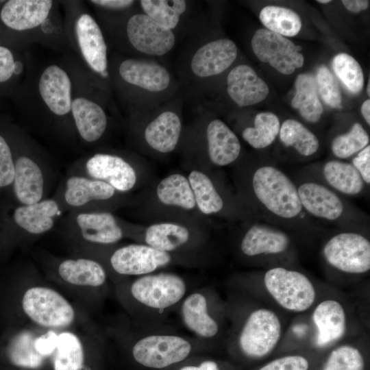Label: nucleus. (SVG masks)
I'll return each instance as SVG.
<instances>
[{
    "label": "nucleus",
    "instance_id": "obj_16",
    "mask_svg": "<svg viewBox=\"0 0 370 370\" xmlns=\"http://www.w3.org/2000/svg\"><path fill=\"white\" fill-rule=\"evenodd\" d=\"M13 190L21 205L38 203L46 198L47 181L45 169L33 158L21 156L14 161Z\"/></svg>",
    "mask_w": 370,
    "mask_h": 370
},
{
    "label": "nucleus",
    "instance_id": "obj_31",
    "mask_svg": "<svg viewBox=\"0 0 370 370\" xmlns=\"http://www.w3.org/2000/svg\"><path fill=\"white\" fill-rule=\"evenodd\" d=\"M156 195L166 206L184 210L197 208L188 177L181 173H172L164 177L157 186Z\"/></svg>",
    "mask_w": 370,
    "mask_h": 370
},
{
    "label": "nucleus",
    "instance_id": "obj_2",
    "mask_svg": "<svg viewBox=\"0 0 370 370\" xmlns=\"http://www.w3.org/2000/svg\"><path fill=\"white\" fill-rule=\"evenodd\" d=\"M137 325L129 352L142 370H171L189 358L207 354L210 347L195 337L178 332L169 323Z\"/></svg>",
    "mask_w": 370,
    "mask_h": 370
},
{
    "label": "nucleus",
    "instance_id": "obj_8",
    "mask_svg": "<svg viewBox=\"0 0 370 370\" xmlns=\"http://www.w3.org/2000/svg\"><path fill=\"white\" fill-rule=\"evenodd\" d=\"M265 287L284 308L293 312L308 309L315 299V290L303 273L283 267L268 270L264 278Z\"/></svg>",
    "mask_w": 370,
    "mask_h": 370
},
{
    "label": "nucleus",
    "instance_id": "obj_36",
    "mask_svg": "<svg viewBox=\"0 0 370 370\" xmlns=\"http://www.w3.org/2000/svg\"><path fill=\"white\" fill-rule=\"evenodd\" d=\"M259 17L267 29L283 36H296L302 27L300 16L288 8L268 5L261 10Z\"/></svg>",
    "mask_w": 370,
    "mask_h": 370
},
{
    "label": "nucleus",
    "instance_id": "obj_30",
    "mask_svg": "<svg viewBox=\"0 0 370 370\" xmlns=\"http://www.w3.org/2000/svg\"><path fill=\"white\" fill-rule=\"evenodd\" d=\"M182 123L173 112L161 113L146 127L144 136L147 143L160 153L173 151L180 139Z\"/></svg>",
    "mask_w": 370,
    "mask_h": 370
},
{
    "label": "nucleus",
    "instance_id": "obj_48",
    "mask_svg": "<svg viewBox=\"0 0 370 370\" xmlns=\"http://www.w3.org/2000/svg\"><path fill=\"white\" fill-rule=\"evenodd\" d=\"M15 62L12 52L0 46V82L8 81L14 73Z\"/></svg>",
    "mask_w": 370,
    "mask_h": 370
},
{
    "label": "nucleus",
    "instance_id": "obj_14",
    "mask_svg": "<svg viewBox=\"0 0 370 370\" xmlns=\"http://www.w3.org/2000/svg\"><path fill=\"white\" fill-rule=\"evenodd\" d=\"M117 193L104 182L73 174L66 178L59 203L73 211H88L95 204L112 200Z\"/></svg>",
    "mask_w": 370,
    "mask_h": 370
},
{
    "label": "nucleus",
    "instance_id": "obj_46",
    "mask_svg": "<svg viewBox=\"0 0 370 370\" xmlns=\"http://www.w3.org/2000/svg\"><path fill=\"white\" fill-rule=\"evenodd\" d=\"M171 370H223L220 362L207 354L189 358Z\"/></svg>",
    "mask_w": 370,
    "mask_h": 370
},
{
    "label": "nucleus",
    "instance_id": "obj_10",
    "mask_svg": "<svg viewBox=\"0 0 370 370\" xmlns=\"http://www.w3.org/2000/svg\"><path fill=\"white\" fill-rule=\"evenodd\" d=\"M138 241L168 253L199 256L206 239L203 234L185 225L160 222L147 227Z\"/></svg>",
    "mask_w": 370,
    "mask_h": 370
},
{
    "label": "nucleus",
    "instance_id": "obj_24",
    "mask_svg": "<svg viewBox=\"0 0 370 370\" xmlns=\"http://www.w3.org/2000/svg\"><path fill=\"white\" fill-rule=\"evenodd\" d=\"M51 6L49 0H10L1 10V18L11 29L27 30L42 24Z\"/></svg>",
    "mask_w": 370,
    "mask_h": 370
},
{
    "label": "nucleus",
    "instance_id": "obj_43",
    "mask_svg": "<svg viewBox=\"0 0 370 370\" xmlns=\"http://www.w3.org/2000/svg\"><path fill=\"white\" fill-rule=\"evenodd\" d=\"M317 91L323 101L333 108H341V94L333 74L325 66L319 67L316 75Z\"/></svg>",
    "mask_w": 370,
    "mask_h": 370
},
{
    "label": "nucleus",
    "instance_id": "obj_54",
    "mask_svg": "<svg viewBox=\"0 0 370 370\" xmlns=\"http://www.w3.org/2000/svg\"><path fill=\"white\" fill-rule=\"evenodd\" d=\"M319 3H330L331 1L330 0H318L317 1Z\"/></svg>",
    "mask_w": 370,
    "mask_h": 370
},
{
    "label": "nucleus",
    "instance_id": "obj_5",
    "mask_svg": "<svg viewBox=\"0 0 370 370\" xmlns=\"http://www.w3.org/2000/svg\"><path fill=\"white\" fill-rule=\"evenodd\" d=\"M281 336V323L272 310L260 308L251 311L239 328L235 343L245 358L257 359L269 354Z\"/></svg>",
    "mask_w": 370,
    "mask_h": 370
},
{
    "label": "nucleus",
    "instance_id": "obj_50",
    "mask_svg": "<svg viewBox=\"0 0 370 370\" xmlns=\"http://www.w3.org/2000/svg\"><path fill=\"white\" fill-rule=\"evenodd\" d=\"M92 3L109 9L122 10L130 7L134 3L131 0H92Z\"/></svg>",
    "mask_w": 370,
    "mask_h": 370
},
{
    "label": "nucleus",
    "instance_id": "obj_42",
    "mask_svg": "<svg viewBox=\"0 0 370 370\" xmlns=\"http://www.w3.org/2000/svg\"><path fill=\"white\" fill-rule=\"evenodd\" d=\"M365 361L360 352L351 345H342L332 350L322 370H364Z\"/></svg>",
    "mask_w": 370,
    "mask_h": 370
},
{
    "label": "nucleus",
    "instance_id": "obj_49",
    "mask_svg": "<svg viewBox=\"0 0 370 370\" xmlns=\"http://www.w3.org/2000/svg\"><path fill=\"white\" fill-rule=\"evenodd\" d=\"M58 335L53 332L47 333L36 338L35 346L37 351L42 356L47 357L55 352Z\"/></svg>",
    "mask_w": 370,
    "mask_h": 370
},
{
    "label": "nucleus",
    "instance_id": "obj_44",
    "mask_svg": "<svg viewBox=\"0 0 370 370\" xmlns=\"http://www.w3.org/2000/svg\"><path fill=\"white\" fill-rule=\"evenodd\" d=\"M14 161L5 140L0 135V188L13 183L14 177Z\"/></svg>",
    "mask_w": 370,
    "mask_h": 370
},
{
    "label": "nucleus",
    "instance_id": "obj_33",
    "mask_svg": "<svg viewBox=\"0 0 370 370\" xmlns=\"http://www.w3.org/2000/svg\"><path fill=\"white\" fill-rule=\"evenodd\" d=\"M295 94L291 100L292 106L297 109L300 115L310 123L318 122L323 112L313 75L299 74L295 83Z\"/></svg>",
    "mask_w": 370,
    "mask_h": 370
},
{
    "label": "nucleus",
    "instance_id": "obj_39",
    "mask_svg": "<svg viewBox=\"0 0 370 370\" xmlns=\"http://www.w3.org/2000/svg\"><path fill=\"white\" fill-rule=\"evenodd\" d=\"M140 3L146 15L170 29L177 26L186 8L183 0H142Z\"/></svg>",
    "mask_w": 370,
    "mask_h": 370
},
{
    "label": "nucleus",
    "instance_id": "obj_18",
    "mask_svg": "<svg viewBox=\"0 0 370 370\" xmlns=\"http://www.w3.org/2000/svg\"><path fill=\"white\" fill-rule=\"evenodd\" d=\"M297 188L303 209L312 216L335 221L344 214L342 199L327 186L315 182H306Z\"/></svg>",
    "mask_w": 370,
    "mask_h": 370
},
{
    "label": "nucleus",
    "instance_id": "obj_15",
    "mask_svg": "<svg viewBox=\"0 0 370 370\" xmlns=\"http://www.w3.org/2000/svg\"><path fill=\"white\" fill-rule=\"evenodd\" d=\"M71 222L80 237L87 243L112 245L119 242L125 232L116 217L107 211H73Z\"/></svg>",
    "mask_w": 370,
    "mask_h": 370
},
{
    "label": "nucleus",
    "instance_id": "obj_4",
    "mask_svg": "<svg viewBox=\"0 0 370 370\" xmlns=\"http://www.w3.org/2000/svg\"><path fill=\"white\" fill-rule=\"evenodd\" d=\"M201 262L199 256L168 253L141 243L116 249L108 260L111 269L125 277L153 273L173 264L194 267Z\"/></svg>",
    "mask_w": 370,
    "mask_h": 370
},
{
    "label": "nucleus",
    "instance_id": "obj_38",
    "mask_svg": "<svg viewBox=\"0 0 370 370\" xmlns=\"http://www.w3.org/2000/svg\"><path fill=\"white\" fill-rule=\"evenodd\" d=\"M53 358L54 370H79L84 362V352L77 335L64 332L58 335Z\"/></svg>",
    "mask_w": 370,
    "mask_h": 370
},
{
    "label": "nucleus",
    "instance_id": "obj_3",
    "mask_svg": "<svg viewBox=\"0 0 370 370\" xmlns=\"http://www.w3.org/2000/svg\"><path fill=\"white\" fill-rule=\"evenodd\" d=\"M251 186L257 201L273 216L291 220L301 214L303 208L297 188L278 168L271 165L256 168L251 175Z\"/></svg>",
    "mask_w": 370,
    "mask_h": 370
},
{
    "label": "nucleus",
    "instance_id": "obj_40",
    "mask_svg": "<svg viewBox=\"0 0 370 370\" xmlns=\"http://www.w3.org/2000/svg\"><path fill=\"white\" fill-rule=\"evenodd\" d=\"M369 136L362 125L356 122L346 133L334 137L331 149L338 158H348L369 145Z\"/></svg>",
    "mask_w": 370,
    "mask_h": 370
},
{
    "label": "nucleus",
    "instance_id": "obj_23",
    "mask_svg": "<svg viewBox=\"0 0 370 370\" xmlns=\"http://www.w3.org/2000/svg\"><path fill=\"white\" fill-rule=\"evenodd\" d=\"M290 238L282 230L263 223L252 225L243 236L240 250L245 256L279 254L287 250Z\"/></svg>",
    "mask_w": 370,
    "mask_h": 370
},
{
    "label": "nucleus",
    "instance_id": "obj_47",
    "mask_svg": "<svg viewBox=\"0 0 370 370\" xmlns=\"http://www.w3.org/2000/svg\"><path fill=\"white\" fill-rule=\"evenodd\" d=\"M366 184H370V146L367 145L354 156L351 163Z\"/></svg>",
    "mask_w": 370,
    "mask_h": 370
},
{
    "label": "nucleus",
    "instance_id": "obj_26",
    "mask_svg": "<svg viewBox=\"0 0 370 370\" xmlns=\"http://www.w3.org/2000/svg\"><path fill=\"white\" fill-rule=\"evenodd\" d=\"M208 153L210 162L225 166L236 160L241 146L233 131L222 121L214 119L206 129Z\"/></svg>",
    "mask_w": 370,
    "mask_h": 370
},
{
    "label": "nucleus",
    "instance_id": "obj_7",
    "mask_svg": "<svg viewBox=\"0 0 370 370\" xmlns=\"http://www.w3.org/2000/svg\"><path fill=\"white\" fill-rule=\"evenodd\" d=\"M214 295L208 288L190 290L177 312L190 336L210 347L220 333V323L214 313Z\"/></svg>",
    "mask_w": 370,
    "mask_h": 370
},
{
    "label": "nucleus",
    "instance_id": "obj_22",
    "mask_svg": "<svg viewBox=\"0 0 370 370\" xmlns=\"http://www.w3.org/2000/svg\"><path fill=\"white\" fill-rule=\"evenodd\" d=\"M75 32L85 60L92 70L103 75L107 69V47L98 24L90 15L83 14L76 22Z\"/></svg>",
    "mask_w": 370,
    "mask_h": 370
},
{
    "label": "nucleus",
    "instance_id": "obj_25",
    "mask_svg": "<svg viewBox=\"0 0 370 370\" xmlns=\"http://www.w3.org/2000/svg\"><path fill=\"white\" fill-rule=\"evenodd\" d=\"M119 74L126 82L151 92L164 90L170 83L166 69L149 61L127 59L121 64Z\"/></svg>",
    "mask_w": 370,
    "mask_h": 370
},
{
    "label": "nucleus",
    "instance_id": "obj_21",
    "mask_svg": "<svg viewBox=\"0 0 370 370\" xmlns=\"http://www.w3.org/2000/svg\"><path fill=\"white\" fill-rule=\"evenodd\" d=\"M40 95L55 114L63 116L71 109V83L66 71L53 64L42 72L39 80Z\"/></svg>",
    "mask_w": 370,
    "mask_h": 370
},
{
    "label": "nucleus",
    "instance_id": "obj_12",
    "mask_svg": "<svg viewBox=\"0 0 370 370\" xmlns=\"http://www.w3.org/2000/svg\"><path fill=\"white\" fill-rule=\"evenodd\" d=\"M83 173L79 175L104 182L119 193L132 190L138 181L136 170L129 162L110 153H98L90 157Z\"/></svg>",
    "mask_w": 370,
    "mask_h": 370
},
{
    "label": "nucleus",
    "instance_id": "obj_29",
    "mask_svg": "<svg viewBox=\"0 0 370 370\" xmlns=\"http://www.w3.org/2000/svg\"><path fill=\"white\" fill-rule=\"evenodd\" d=\"M75 123L80 136L86 142L99 140L107 127V117L101 107L84 97L72 101L71 109Z\"/></svg>",
    "mask_w": 370,
    "mask_h": 370
},
{
    "label": "nucleus",
    "instance_id": "obj_35",
    "mask_svg": "<svg viewBox=\"0 0 370 370\" xmlns=\"http://www.w3.org/2000/svg\"><path fill=\"white\" fill-rule=\"evenodd\" d=\"M278 135L284 146L293 148L304 157L314 155L319 147L315 134L295 119L285 120L280 125Z\"/></svg>",
    "mask_w": 370,
    "mask_h": 370
},
{
    "label": "nucleus",
    "instance_id": "obj_37",
    "mask_svg": "<svg viewBox=\"0 0 370 370\" xmlns=\"http://www.w3.org/2000/svg\"><path fill=\"white\" fill-rule=\"evenodd\" d=\"M280 128V120L274 113L262 112L256 115L253 127L244 129L242 137L253 148L264 149L275 141Z\"/></svg>",
    "mask_w": 370,
    "mask_h": 370
},
{
    "label": "nucleus",
    "instance_id": "obj_13",
    "mask_svg": "<svg viewBox=\"0 0 370 370\" xmlns=\"http://www.w3.org/2000/svg\"><path fill=\"white\" fill-rule=\"evenodd\" d=\"M127 34L133 47L145 54L162 56L175 45L171 29L143 14H135L129 19Z\"/></svg>",
    "mask_w": 370,
    "mask_h": 370
},
{
    "label": "nucleus",
    "instance_id": "obj_28",
    "mask_svg": "<svg viewBox=\"0 0 370 370\" xmlns=\"http://www.w3.org/2000/svg\"><path fill=\"white\" fill-rule=\"evenodd\" d=\"M60 277L73 285L99 288L107 281V271L99 262L86 258L66 259L58 265Z\"/></svg>",
    "mask_w": 370,
    "mask_h": 370
},
{
    "label": "nucleus",
    "instance_id": "obj_1",
    "mask_svg": "<svg viewBox=\"0 0 370 370\" xmlns=\"http://www.w3.org/2000/svg\"><path fill=\"white\" fill-rule=\"evenodd\" d=\"M190 291L182 275L158 271L120 284L118 295L136 324L152 325L168 323Z\"/></svg>",
    "mask_w": 370,
    "mask_h": 370
},
{
    "label": "nucleus",
    "instance_id": "obj_27",
    "mask_svg": "<svg viewBox=\"0 0 370 370\" xmlns=\"http://www.w3.org/2000/svg\"><path fill=\"white\" fill-rule=\"evenodd\" d=\"M312 319L317 329L316 344L325 347L338 340L346 330V315L342 305L336 300L321 302L314 309Z\"/></svg>",
    "mask_w": 370,
    "mask_h": 370
},
{
    "label": "nucleus",
    "instance_id": "obj_19",
    "mask_svg": "<svg viewBox=\"0 0 370 370\" xmlns=\"http://www.w3.org/2000/svg\"><path fill=\"white\" fill-rule=\"evenodd\" d=\"M237 47L226 38L211 41L201 47L191 60V69L198 77H206L220 74L235 60Z\"/></svg>",
    "mask_w": 370,
    "mask_h": 370
},
{
    "label": "nucleus",
    "instance_id": "obj_20",
    "mask_svg": "<svg viewBox=\"0 0 370 370\" xmlns=\"http://www.w3.org/2000/svg\"><path fill=\"white\" fill-rule=\"evenodd\" d=\"M227 92L240 107L255 105L269 95L265 82L249 66L240 64L232 69L227 78Z\"/></svg>",
    "mask_w": 370,
    "mask_h": 370
},
{
    "label": "nucleus",
    "instance_id": "obj_6",
    "mask_svg": "<svg viewBox=\"0 0 370 370\" xmlns=\"http://www.w3.org/2000/svg\"><path fill=\"white\" fill-rule=\"evenodd\" d=\"M20 308L36 324L50 328H66L75 320L71 304L58 292L46 286L27 288L20 299Z\"/></svg>",
    "mask_w": 370,
    "mask_h": 370
},
{
    "label": "nucleus",
    "instance_id": "obj_41",
    "mask_svg": "<svg viewBox=\"0 0 370 370\" xmlns=\"http://www.w3.org/2000/svg\"><path fill=\"white\" fill-rule=\"evenodd\" d=\"M332 68L338 79L353 94L360 92L364 85V75L360 64L350 55L341 53L332 60Z\"/></svg>",
    "mask_w": 370,
    "mask_h": 370
},
{
    "label": "nucleus",
    "instance_id": "obj_52",
    "mask_svg": "<svg viewBox=\"0 0 370 370\" xmlns=\"http://www.w3.org/2000/svg\"><path fill=\"white\" fill-rule=\"evenodd\" d=\"M361 114L368 125H370V100H365L360 108Z\"/></svg>",
    "mask_w": 370,
    "mask_h": 370
},
{
    "label": "nucleus",
    "instance_id": "obj_11",
    "mask_svg": "<svg viewBox=\"0 0 370 370\" xmlns=\"http://www.w3.org/2000/svg\"><path fill=\"white\" fill-rule=\"evenodd\" d=\"M251 44L258 60L282 74H292L304 64V56L292 41L267 29L256 30Z\"/></svg>",
    "mask_w": 370,
    "mask_h": 370
},
{
    "label": "nucleus",
    "instance_id": "obj_51",
    "mask_svg": "<svg viewBox=\"0 0 370 370\" xmlns=\"http://www.w3.org/2000/svg\"><path fill=\"white\" fill-rule=\"evenodd\" d=\"M341 2L347 10L354 13L366 10L369 5L367 0H343Z\"/></svg>",
    "mask_w": 370,
    "mask_h": 370
},
{
    "label": "nucleus",
    "instance_id": "obj_53",
    "mask_svg": "<svg viewBox=\"0 0 370 370\" xmlns=\"http://www.w3.org/2000/svg\"><path fill=\"white\" fill-rule=\"evenodd\" d=\"M370 79L368 80L367 86V93L369 96L370 95Z\"/></svg>",
    "mask_w": 370,
    "mask_h": 370
},
{
    "label": "nucleus",
    "instance_id": "obj_45",
    "mask_svg": "<svg viewBox=\"0 0 370 370\" xmlns=\"http://www.w3.org/2000/svg\"><path fill=\"white\" fill-rule=\"evenodd\" d=\"M309 363L302 356H286L275 359L258 370H308Z\"/></svg>",
    "mask_w": 370,
    "mask_h": 370
},
{
    "label": "nucleus",
    "instance_id": "obj_32",
    "mask_svg": "<svg viewBox=\"0 0 370 370\" xmlns=\"http://www.w3.org/2000/svg\"><path fill=\"white\" fill-rule=\"evenodd\" d=\"M322 174L328 185L342 194L356 195L364 189L365 183L351 163L329 160L323 164Z\"/></svg>",
    "mask_w": 370,
    "mask_h": 370
},
{
    "label": "nucleus",
    "instance_id": "obj_17",
    "mask_svg": "<svg viewBox=\"0 0 370 370\" xmlns=\"http://www.w3.org/2000/svg\"><path fill=\"white\" fill-rule=\"evenodd\" d=\"M36 338L29 330L9 328L0 338V353L16 367H40L46 357L36 349Z\"/></svg>",
    "mask_w": 370,
    "mask_h": 370
},
{
    "label": "nucleus",
    "instance_id": "obj_9",
    "mask_svg": "<svg viewBox=\"0 0 370 370\" xmlns=\"http://www.w3.org/2000/svg\"><path fill=\"white\" fill-rule=\"evenodd\" d=\"M327 262L347 273H364L370 269V242L363 235L352 232L331 237L323 248Z\"/></svg>",
    "mask_w": 370,
    "mask_h": 370
},
{
    "label": "nucleus",
    "instance_id": "obj_34",
    "mask_svg": "<svg viewBox=\"0 0 370 370\" xmlns=\"http://www.w3.org/2000/svg\"><path fill=\"white\" fill-rule=\"evenodd\" d=\"M196 207L205 215L216 214L224 209V199L212 179L197 169L192 170L188 175Z\"/></svg>",
    "mask_w": 370,
    "mask_h": 370
}]
</instances>
